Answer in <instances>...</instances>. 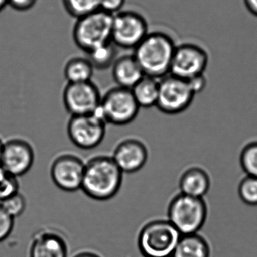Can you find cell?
Masks as SVG:
<instances>
[{"label":"cell","instance_id":"obj_1","mask_svg":"<svg viewBox=\"0 0 257 257\" xmlns=\"http://www.w3.org/2000/svg\"><path fill=\"white\" fill-rule=\"evenodd\" d=\"M177 43L163 31H152L134 49L145 76L160 79L169 74Z\"/></svg>","mask_w":257,"mask_h":257},{"label":"cell","instance_id":"obj_2","mask_svg":"<svg viewBox=\"0 0 257 257\" xmlns=\"http://www.w3.org/2000/svg\"><path fill=\"white\" fill-rule=\"evenodd\" d=\"M123 172L112 156H98L85 164L81 189L97 201L115 197L122 184Z\"/></svg>","mask_w":257,"mask_h":257},{"label":"cell","instance_id":"obj_3","mask_svg":"<svg viewBox=\"0 0 257 257\" xmlns=\"http://www.w3.org/2000/svg\"><path fill=\"white\" fill-rule=\"evenodd\" d=\"M181 235L168 219H153L140 231L138 249L144 257H172Z\"/></svg>","mask_w":257,"mask_h":257},{"label":"cell","instance_id":"obj_4","mask_svg":"<svg viewBox=\"0 0 257 257\" xmlns=\"http://www.w3.org/2000/svg\"><path fill=\"white\" fill-rule=\"evenodd\" d=\"M207 213L208 208L204 198L179 192L170 201L167 219L184 235L199 232L207 220Z\"/></svg>","mask_w":257,"mask_h":257},{"label":"cell","instance_id":"obj_5","mask_svg":"<svg viewBox=\"0 0 257 257\" xmlns=\"http://www.w3.org/2000/svg\"><path fill=\"white\" fill-rule=\"evenodd\" d=\"M112 15L100 10L76 19L73 29L75 44L88 53L112 41Z\"/></svg>","mask_w":257,"mask_h":257},{"label":"cell","instance_id":"obj_6","mask_svg":"<svg viewBox=\"0 0 257 257\" xmlns=\"http://www.w3.org/2000/svg\"><path fill=\"white\" fill-rule=\"evenodd\" d=\"M140 106L132 90L116 86L102 97L97 113L106 124L123 126L130 124L138 116Z\"/></svg>","mask_w":257,"mask_h":257},{"label":"cell","instance_id":"obj_7","mask_svg":"<svg viewBox=\"0 0 257 257\" xmlns=\"http://www.w3.org/2000/svg\"><path fill=\"white\" fill-rule=\"evenodd\" d=\"M195 96L189 81L169 73L159 79V97L156 106L167 115H177L191 106Z\"/></svg>","mask_w":257,"mask_h":257},{"label":"cell","instance_id":"obj_8","mask_svg":"<svg viewBox=\"0 0 257 257\" xmlns=\"http://www.w3.org/2000/svg\"><path fill=\"white\" fill-rule=\"evenodd\" d=\"M145 18L135 11H121L112 19V42L124 49H135L149 34Z\"/></svg>","mask_w":257,"mask_h":257},{"label":"cell","instance_id":"obj_9","mask_svg":"<svg viewBox=\"0 0 257 257\" xmlns=\"http://www.w3.org/2000/svg\"><path fill=\"white\" fill-rule=\"evenodd\" d=\"M209 63V55L197 43L185 42L176 46L170 74L189 80L204 74Z\"/></svg>","mask_w":257,"mask_h":257},{"label":"cell","instance_id":"obj_10","mask_svg":"<svg viewBox=\"0 0 257 257\" xmlns=\"http://www.w3.org/2000/svg\"><path fill=\"white\" fill-rule=\"evenodd\" d=\"M106 124L97 113L71 116L67 124V134L76 147L91 150L98 147L104 139Z\"/></svg>","mask_w":257,"mask_h":257},{"label":"cell","instance_id":"obj_11","mask_svg":"<svg viewBox=\"0 0 257 257\" xmlns=\"http://www.w3.org/2000/svg\"><path fill=\"white\" fill-rule=\"evenodd\" d=\"M101 99L98 88L91 81L67 83L63 92L64 106L71 116L97 113Z\"/></svg>","mask_w":257,"mask_h":257},{"label":"cell","instance_id":"obj_12","mask_svg":"<svg viewBox=\"0 0 257 257\" xmlns=\"http://www.w3.org/2000/svg\"><path fill=\"white\" fill-rule=\"evenodd\" d=\"M85 164L72 154H62L53 161L51 167V177L57 187L65 192H73L81 189Z\"/></svg>","mask_w":257,"mask_h":257},{"label":"cell","instance_id":"obj_13","mask_svg":"<svg viewBox=\"0 0 257 257\" xmlns=\"http://www.w3.org/2000/svg\"><path fill=\"white\" fill-rule=\"evenodd\" d=\"M34 159V149L28 141L13 138L4 143L0 165L12 175L19 177L31 170Z\"/></svg>","mask_w":257,"mask_h":257},{"label":"cell","instance_id":"obj_14","mask_svg":"<svg viewBox=\"0 0 257 257\" xmlns=\"http://www.w3.org/2000/svg\"><path fill=\"white\" fill-rule=\"evenodd\" d=\"M148 156L145 144L139 140L130 138L117 146L112 157L123 174H132L144 168Z\"/></svg>","mask_w":257,"mask_h":257},{"label":"cell","instance_id":"obj_15","mask_svg":"<svg viewBox=\"0 0 257 257\" xmlns=\"http://www.w3.org/2000/svg\"><path fill=\"white\" fill-rule=\"evenodd\" d=\"M68 246L62 235L52 230H40L34 234L30 257H67Z\"/></svg>","mask_w":257,"mask_h":257},{"label":"cell","instance_id":"obj_16","mask_svg":"<svg viewBox=\"0 0 257 257\" xmlns=\"http://www.w3.org/2000/svg\"><path fill=\"white\" fill-rule=\"evenodd\" d=\"M179 192L190 196L204 198L211 186L207 170L198 165L188 167L179 178Z\"/></svg>","mask_w":257,"mask_h":257},{"label":"cell","instance_id":"obj_17","mask_svg":"<svg viewBox=\"0 0 257 257\" xmlns=\"http://www.w3.org/2000/svg\"><path fill=\"white\" fill-rule=\"evenodd\" d=\"M112 67L114 81L121 88L132 89L145 76L133 55L117 58Z\"/></svg>","mask_w":257,"mask_h":257},{"label":"cell","instance_id":"obj_18","mask_svg":"<svg viewBox=\"0 0 257 257\" xmlns=\"http://www.w3.org/2000/svg\"><path fill=\"white\" fill-rule=\"evenodd\" d=\"M211 248L199 233L181 235L172 257H210Z\"/></svg>","mask_w":257,"mask_h":257},{"label":"cell","instance_id":"obj_19","mask_svg":"<svg viewBox=\"0 0 257 257\" xmlns=\"http://www.w3.org/2000/svg\"><path fill=\"white\" fill-rule=\"evenodd\" d=\"M159 89V79L144 76L131 90L140 108H151L156 106Z\"/></svg>","mask_w":257,"mask_h":257},{"label":"cell","instance_id":"obj_20","mask_svg":"<svg viewBox=\"0 0 257 257\" xmlns=\"http://www.w3.org/2000/svg\"><path fill=\"white\" fill-rule=\"evenodd\" d=\"M94 68L88 58L75 57L67 61L64 74L68 83H79L91 81Z\"/></svg>","mask_w":257,"mask_h":257},{"label":"cell","instance_id":"obj_21","mask_svg":"<svg viewBox=\"0 0 257 257\" xmlns=\"http://www.w3.org/2000/svg\"><path fill=\"white\" fill-rule=\"evenodd\" d=\"M117 46L112 41L88 52L87 58L94 70H106L113 66L117 60Z\"/></svg>","mask_w":257,"mask_h":257},{"label":"cell","instance_id":"obj_22","mask_svg":"<svg viewBox=\"0 0 257 257\" xmlns=\"http://www.w3.org/2000/svg\"><path fill=\"white\" fill-rule=\"evenodd\" d=\"M66 12L78 19L100 10V0H62Z\"/></svg>","mask_w":257,"mask_h":257},{"label":"cell","instance_id":"obj_23","mask_svg":"<svg viewBox=\"0 0 257 257\" xmlns=\"http://www.w3.org/2000/svg\"><path fill=\"white\" fill-rule=\"evenodd\" d=\"M240 164L246 175L257 177V140L243 146L240 153Z\"/></svg>","mask_w":257,"mask_h":257},{"label":"cell","instance_id":"obj_24","mask_svg":"<svg viewBox=\"0 0 257 257\" xmlns=\"http://www.w3.org/2000/svg\"><path fill=\"white\" fill-rule=\"evenodd\" d=\"M240 200L249 206H257V177L246 175L238 185Z\"/></svg>","mask_w":257,"mask_h":257},{"label":"cell","instance_id":"obj_25","mask_svg":"<svg viewBox=\"0 0 257 257\" xmlns=\"http://www.w3.org/2000/svg\"><path fill=\"white\" fill-rule=\"evenodd\" d=\"M18 177L12 175L0 165V202L19 192Z\"/></svg>","mask_w":257,"mask_h":257},{"label":"cell","instance_id":"obj_26","mask_svg":"<svg viewBox=\"0 0 257 257\" xmlns=\"http://www.w3.org/2000/svg\"><path fill=\"white\" fill-rule=\"evenodd\" d=\"M0 204L13 219L23 214L27 207L26 199L19 192L1 201Z\"/></svg>","mask_w":257,"mask_h":257},{"label":"cell","instance_id":"obj_27","mask_svg":"<svg viewBox=\"0 0 257 257\" xmlns=\"http://www.w3.org/2000/svg\"><path fill=\"white\" fill-rule=\"evenodd\" d=\"M13 219L0 204V243L8 238L14 228Z\"/></svg>","mask_w":257,"mask_h":257},{"label":"cell","instance_id":"obj_28","mask_svg":"<svg viewBox=\"0 0 257 257\" xmlns=\"http://www.w3.org/2000/svg\"><path fill=\"white\" fill-rule=\"evenodd\" d=\"M126 0H100V10L114 15L122 11Z\"/></svg>","mask_w":257,"mask_h":257},{"label":"cell","instance_id":"obj_29","mask_svg":"<svg viewBox=\"0 0 257 257\" xmlns=\"http://www.w3.org/2000/svg\"><path fill=\"white\" fill-rule=\"evenodd\" d=\"M38 0H9V5L19 12H27L34 8Z\"/></svg>","mask_w":257,"mask_h":257},{"label":"cell","instance_id":"obj_30","mask_svg":"<svg viewBox=\"0 0 257 257\" xmlns=\"http://www.w3.org/2000/svg\"><path fill=\"white\" fill-rule=\"evenodd\" d=\"M188 81H189L191 88L193 90L195 94L201 92L205 88L206 85H207V79H206L204 74L197 76V77L189 79Z\"/></svg>","mask_w":257,"mask_h":257},{"label":"cell","instance_id":"obj_31","mask_svg":"<svg viewBox=\"0 0 257 257\" xmlns=\"http://www.w3.org/2000/svg\"><path fill=\"white\" fill-rule=\"evenodd\" d=\"M246 10L257 18V0H243Z\"/></svg>","mask_w":257,"mask_h":257},{"label":"cell","instance_id":"obj_32","mask_svg":"<svg viewBox=\"0 0 257 257\" xmlns=\"http://www.w3.org/2000/svg\"><path fill=\"white\" fill-rule=\"evenodd\" d=\"M73 257H101L98 254L95 253L91 251H82V252H78L76 255H73Z\"/></svg>","mask_w":257,"mask_h":257},{"label":"cell","instance_id":"obj_33","mask_svg":"<svg viewBox=\"0 0 257 257\" xmlns=\"http://www.w3.org/2000/svg\"><path fill=\"white\" fill-rule=\"evenodd\" d=\"M9 5V0H0V13Z\"/></svg>","mask_w":257,"mask_h":257},{"label":"cell","instance_id":"obj_34","mask_svg":"<svg viewBox=\"0 0 257 257\" xmlns=\"http://www.w3.org/2000/svg\"><path fill=\"white\" fill-rule=\"evenodd\" d=\"M4 141L0 138V157H1V153H2L3 147H4Z\"/></svg>","mask_w":257,"mask_h":257}]
</instances>
